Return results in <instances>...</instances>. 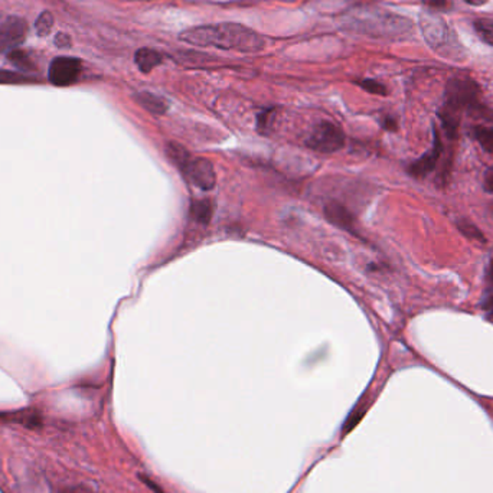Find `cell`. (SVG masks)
I'll use <instances>...</instances> for the list:
<instances>
[{
	"label": "cell",
	"instance_id": "1",
	"mask_svg": "<svg viewBox=\"0 0 493 493\" xmlns=\"http://www.w3.org/2000/svg\"><path fill=\"white\" fill-rule=\"evenodd\" d=\"M179 40L197 47H210L242 53L258 52L265 45L264 37L256 31L231 22L195 26L182 32Z\"/></svg>",
	"mask_w": 493,
	"mask_h": 493
},
{
	"label": "cell",
	"instance_id": "2",
	"mask_svg": "<svg viewBox=\"0 0 493 493\" xmlns=\"http://www.w3.org/2000/svg\"><path fill=\"white\" fill-rule=\"evenodd\" d=\"M166 156L170 159L185 179L202 191H211L217 183L214 165L205 158H195L192 153L178 144L170 142L166 144Z\"/></svg>",
	"mask_w": 493,
	"mask_h": 493
},
{
	"label": "cell",
	"instance_id": "3",
	"mask_svg": "<svg viewBox=\"0 0 493 493\" xmlns=\"http://www.w3.org/2000/svg\"><path fill=\"white\" fill-rule=\"evenodd\" d=\"M353 29L376 36H392L400 35L410 29L408 21L385 12H359L351 17Z\"/></svg>",
	"mask_w": 493,
	"mask_h": 493
},
{
	"label": "cell",
	"instance_id": "4",
	"mask_svg": "<svg viewBox=\"0 0 493 493\" xmlns=\"http://www.w3.org/2000/svg\"><path fill=\"white\" fill-rule=\"evenodd\" d=\"M463 110H482L479 101V87L471 80H451L447 84L446 104L443 111L460 117Z\"/></svg>",
	"mask_w": 493,
	"mask_h": 493
},
{
	"label": "cell",
	"instance_id": "5",
	"mask_svg": "<svg viewBox=\"0 0 493 493\" xmlns=\"http://www.w3.org/2000/svg\"><path fill=\"white\" fill-rule=\"evenodd\" d=\"M345 135L336 124L321 122L313 127L306 139V146L319 153H335L344 147Z\"/></svg>",
	"mask_w": 493,
	"mask_h": 493
},
{
	"label": "cell",
	"instance_id": "6",
	"mask_svg": "<svg viewBox=\"0 0 493 493\" xmlns=\"http://www.w3.org/2000/svg\"><path fill=\"white\" fill-rule=\"evenodd\" d=\"M28 33V25L22 17L0 15V52L15 49L21 45Z\"/></svg>",
	"mask_w": 493,
	"mask_h": 493
},
{
	"label": "cell",
	"instance_id": "7",
	"mask_svg": "<svg viewBox=\"0 0 493 493\" xmlns=\"http://www.w3.org/2000/svg\"><path fill=\"white\" fill-rule=\"evenodd\" d=\"M81 62L77 58L69 56H60L55 58L48 69V78L53 85L67 87L74 84L80 77Z\"/></svg>",
	"mask_w": 493,
	"mask_h": 493
},
{
	"label": "cell",
	"instance_id": "8",
	"mask_svg": "<svg viewBox=\"0 0 493 493\" xmlns=\"http://www.w3.org/2000/svg\"><path fill=\"white\" fill-rule=\"evenodd\" d=\"M442 153H443V143H442V139H440V133L434 128V139H433L431 149L427 151V153H424L420 159L414 160L408 166L407 172L415 179L426 178L427 175H430L433 172V170L435 169V166H437Z\"/></svg>",
	"mask_w": 493,
	"mask_h": 493
},
{
	"label": "cell",
	"instance_id": "9",
	"mask_svg": "<svg viewBox=\"0 0 493 493\" xmlns=\"http://www.w3.org/2000/svg\"><path fill=\"white\" fill-rule=\"evenodd\" d=\"M325 215L333 225L339 226L340 230L355 233L353 217L344 205H340L337 202H329L325 206Z\"/></svg>",
	"mask_w": 493,
	"mask_h": 493
},
{
	"label": "cell",
	"instance_id": "10",
	"mask_svg": "<svg viewBox=\"0 0 493 493\" xmlns=\"http://www.w3.org/2000/svg\"><path fill=\"white\" fill-rule=\"evenodd\" d=\"M423 31L427 37V41L431 45L437 47H447L449 42V29L443 24V21L435 17H426L423 21ZM450 44V42H449Z\"/></svg>",
	"mask_w": 493,
	"mask_h": 493
},
{
	"label": "cell",
	"instance_id": "11",
	"mask_svg": "<svg viewBox=\"0 0 493 493\" xmlns=\"http://www.w3.org/2000/svg\"><path fill=\"white\" fill-rule=\"evenodd\" d=\"M135 62L142 72L147 74L163 62V56L155 49L142 48L135 55Z\"/></svg>",
	"mask_w": 493,
	"mask_h": 493
},
{
	"label": "cell",
	"instance_id": "12",
	"mask_svg": "<svg viewBox=\"0 0 493 493\" xmlns=\"http://www.w3.org/2000/svg\"><path fill=\"white\" fill-rule=\"evenodd\" d=\"M135 99L143 108L150 111L151 115L160 116V115H165V112L167 111V103L163 99H160L159 96H155V94H151V92H147V91L139 92V94H136Z\"/></svg>",
	"mask_w": 493,
	"mask_h": 493
},
{
	"label": "cell",
	"instance_id": "13",
	"mask_svg": "<svg viewBox=\"0 0 493 493\" xmlns=\"http://www.w3.org/2000/svg\"><path fill=\"white\" fill-rule=\"evenodd\" d=\"M189 212H191V217L194 221H197L198 224L202 225H208L212 218V212H214V205L211 199H195L191 203V208H189Z\"/></svg>",
	"mask_w": 493,
	"mask_h": 493
},
{
	"label": "cell",
	"instance_id": "14",
	"mask_svg": "<svg viewBox=\"0 0 493 493\" xmlns=\"http://www.w3.org/2000/svg\"><path fill=\"white\" fill-rule=\"evenodd\" d=\"M473 135H475V139L479 142L482 149L493 155V127L476 126L473 128Z\"/></svg>",
	"mask_w": 493,
	"mask_h": 493
},
{
	"label": "cell",
	"instance_id": "15",
	"mask_svg": "<svg viewBox=\"0 0 493 493\" xmlns=\"http://www.w3.org/2000/svg\"><path fill=\"white\" fill-rule=\"evenodd\" d=\"M458 228L460 230V233L463 235H466L467 238L473 240V241H479V242H486V238H485V234L478 228V226L470 222V221H466V219H460L458 222Z\"/></svg>",
	"mask_w": 493,
	"mask_h": 493
},
{
	"label": "cell",
	"instance_id": "16",
	"mask_svg": "<svg viewBox=\"0 0 493 493\" xmlns=\"http://www.w3.org/2000/svg\"><path fill=\"white\" fill-rule=\"evenodd\" d=\"M475 29L483 42L493 47V21H489V19H478L475 22Z\"/></svg>",
	"mask_w": 493,
	"mask_h": 493
},
{
	"label": "cell",
	"instance_id": "17",
	"mask_svg": "<svg viewBox=\"0 0 493 493\" xmlns=\"http://www.w3.org/2000/svg\"><path fill=\"white\" fill-rule=\"evenodd\" d=\"M9 61H10L15 67L21 68V69H24V71H31V69L35 68V65H33V62L31 61L28 53L24 52V51H17V49H16V51H12V52L9 53Z\"/></svg>",
	"mask_w": 493,
	"mask_h": 493
},
{
	"label": "cell",
	"instance_id": "18",
	"mask_svg": "<svg viewBox=\"0 0 493 493\" xmlns=\"http://www.w3.org/2000/svg\"><path fill=\"white\" fill-rule=\"evenodd\" d=\"M25 83H32V78L15 71L0 69V84H25Z\"/></svg>",
	"mask_w": 493,
	"mask_h": 493
},
{
	"label": "cell",
	"instance_id": "19",
	"mask_svg": "<svg viewBox=\"0 0 493 493\" xmlns=\"http://www.w3.org/2000/svg\"><path fill=\"white\" fill-rule=\"evenodd\" d=\"M53 26V16L51 12H44L40 15V17L36 19L35 24V31L40 36H45L51 32Z\"/></svg>",
	"mask_w": 493,
	"mask_h": 493
},
{
	"label": "cell",
	"instance_id": "20",
	"mask_svg": "<svg viewBox=\"0 0 493 493\" xmlns=\"http://www.w3.org/2000/svg\"><path fill=\"white\" fill-rule=\"evenodd\" d=\"M356 84L371 94H376V96H385L387 94L385 85L375 80H361V81H356Z\"/></svg>",
	"mask_w": 493,
	"mask_h": 493
},
{
	"label": "cell",
	"instance_id": "21",
	"mask_svg": "<svg viewBox=\"0 0 493 493\" xmlns=\"http://www.w3.org/2000/svg\"><path fill=\"white\" fill-rule=\"evenodd\" d=\"M483 189L487 194H493V166L486 169L483 176Z\"/></svg>",
	"mask_w": 493,
	"mask_h": 493
},
{
	"label": "cell",
	"instance_id": "22",
	"mask_svg": "<svg viewBox=\"0 0 493 493\" xmlns=\"http://www.w3.org/2000/svg\"><path fill=\"white\" fill-rule=\"evenodd\" d=\"M424 3L431 8V9H449L450 8V0H424Z\"/></svg>",
	"mask_w": 493,
	"mask_h": 493
},
{
	"label": "cell",
	"instance_id": "23",
	"mask_svg": "<svg viewBox=\"0 0 493 493\" xmlns=\"http://www.w3.org/2000/svg\"><path fill=\"white\" fill-rule=\"evenodd\" d=\"M55 42H56V45H58V47H61V48H65V47H69V36L68 35H65V33H58V36H56L55 37Z\"/></svg>",
	"mask_w": 493,
	"mask_h": 493
},
{
	"label": "cell",
	"instance_id": "24",
	"mask_svg": "<svg viewBox=\"0 0 493 493\" xmlns=\"http://www.w3.org/2000/svg\"><path fill=\"white\" fill-rule=\"evenodd\" d=\"M383 127L388 131H395L396 130V122L392 117H385L383 122Z\"/></svg>",
	"mask_w": 493,
	"mask_h": 493
},
{
	"label": "cell",
	"instance_id": "25",
	"mask_svg": "<svg viewBox=\"0 0 493 493\" xmlns=\"http://www.w3.org/2000/svg\"><path fill=\"white\" fill-rule=\"evenodd\" d=\"M465 2L471 6H482V5L487 3V0H465Z\"/></svg>",
	"mask_w": 493,
	"mask_h": 493
},
{
	"label": "cell",
	"instance_id": "26",
	"mask_svg": "<svg viewBox=\"0 0 493 493\" xmlns=\"http://www.w3.org/2000/svg\"><path fill=\"white\" fill-rule=\"evenodd\" d=\"M487 280L490 281V284L493 286V258L490 261V265H489V271H487Z\"/></svg>",
	"mask_w": 493,
	"mask_h": 493
},
{
	"label": "cell",
	"instance_id": "27",
	"mask_svg": "<svg viewBox=\"0 0 493 493\" xmlns=\"http://www.w3.org/2000/svg\"><path fill=\"white\" fill-rule=\"evenodd\" d=\"M489 312H490V317L493 319V309H492V310H489Z\"/></svg>",
	"mask_w": 493,
	"mask_h": 493
}]
</instances>
